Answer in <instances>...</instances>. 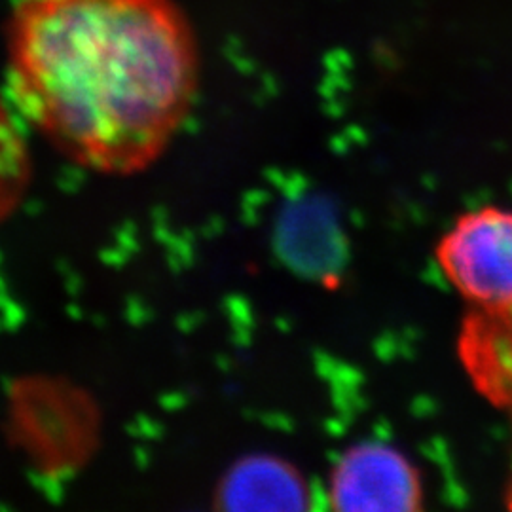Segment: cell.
Listing matches in <instances>:
<instances>
[{
    "label": "cell",
    "mask_w": 512,
    "mask_h": 512,
    "mask_svg": "<svg viewBox=\"0 0 512 512\" xmlns=\"http://www.w3.org/2000/svg\"><path fill=\"white\" fill-rule=\"evenodd\" d=\"M421 497L414 465L384 442L355 444L338 459L330 475L329 499L336 511H418Z\"/></svg>",
    "instance_id": "cell-4"
},
{
    "label": "cell",
    "mask_w": 512,
    "mask_h": 512,
    "mask_svg": "<svg viewBox=\"0 0 512 512\" xmlns=\"http://www.w3.org/2000/svg\"><path fill=\"white\" fill-rule=\"evenodd\" d=\"M310 497L304 476L270 454L239 459L222 476L215 494L217 507L226 511H306Z\"/></svg>",
    "instance_id": "cell-6"
},
{
    "label": "cell",
    "mask_w": 512,
    "mask_h": 512,
    "mask_svg": "<svg viewBox=\"0 0 512 512\" xmlns=\"http://www.w3.org/2000/svg\"><path fill=\"white\" fill-rule=\"evenodd\" d=\"M275 245L296 274L323 285L338 283L348 262V238L336 203L327 194H298L283 205Z\"/></svg>",
    "instance_id": "cell-5"
},
{
    "label": "cell",
    "mask_w": 512,
    "mask_h": 512,
    "mask_svg": "<svg viewBox=\"0 0 512 512\" xmlns=\"http://www.w3.org/2000/svg\"><path fill=\"white\" fill-rule=\"evenodd\" d=\"M461 353L478 387L512 412V310L475 315L463 332Z\"/></svg>",
    "instance_id": "cell-7"
},
{
    "label": "cell",
    "mask_w": 512,
    "mask_h": 512,
    "mask_svg": "<svg viewBox=\"0 0 512 512\" xmlns=\"http://www.w3.org/2000/svg\"><path fill=\"white\" fill-rule=\"evenodd\" d=\"M4 54L21 122L103 175L156 164L200 90V44L177 0H14Z\"/></svg>",
    "instance_id": "cell-1"
},
{
    "label": "cell",
    "mask_w": 512,
    "mask_h": 512,
    "mask_svg": "<svg viewBox=\"0 0 512 512\" xmlns=\"http://www.w3.org/2000/svg\"><path fill=\"white\" fill-rule=\"evenodd\" d=\"M439 262L452 285L480 311L512 310V213H469L440 241Z\"/></svg>",
    "instance_id": "cell-3"
},
{
    "label": "cell",
    "mask_w": 512,
    "mask_h": 512,
    "mask_svg": "<svg viewBox=\"0 0 512 512\" xmlns=\"http://www.w3.org/2000/svg\"><path fill=\"white\" fill-rule=\"evenodd\" d=\"M19 120L8 95L0 92V224L16 213L33 177L31 152Z\"/></svg>",
    "instance_id": "cell-8"
},
{
    "label": "cell",
    "mask_w": 512,
    "mask_h": 512,
    "mask_svg": "<svg viewBox=\"0 0 512 512\" xmlns=\"http://www.w3.org/2000/svg\"><path fill=\"white\" fill-rule=\"evenodd\" d=\"M509 499H511V507H512V488H511V494H509Z\"/></svg>",
    "instance_id": "cell-9"
},
{
    "label": "cell",
    "mask_w": 512,
    "mask_h": 512,
    "mask_svg": "<svg viewBox=\"0 0 512 512\" xmlns=\"http://www.w3.org/2000/svg\"><path fill=\"white\" fill-rule=\"evenodd\" d=\"M10 427L42 473H69L92 456L97 410L78 387L57 378H23L12 389Z\"/></svg>",
    "instance_id": "cell-2"
}]
</instances>
